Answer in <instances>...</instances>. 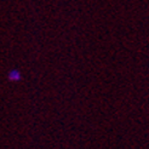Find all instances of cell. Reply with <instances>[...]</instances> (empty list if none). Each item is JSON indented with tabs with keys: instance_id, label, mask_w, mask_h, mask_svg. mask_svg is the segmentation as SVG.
<instances>
[{
	"instance_id": "6da1fadb",
	"label": "cell",
	"mask_w": 149,
	"mask_h": 149,
	"mask_svg": "<svg viewBox=\"0 0 149 149\" xmlns=\"http://www.w3.org/2000/svg\"><path fill=\"white\" fill-rule=\"evenodd\" d=\"M7 78H9L10 81H13V83H17V81H19L22 79V75H21V72L17 70V69H12L9 72V74H7Z\"/></svg>"
}]
</instances>
